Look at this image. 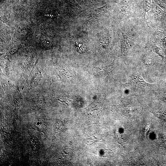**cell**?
Masks as SVG:
<instances>
[{"label": "cell", "mask_w": 166, "mask_h": 166, "mask_svg": "<svg viewBox=\"0 0 166 166\" xmlns=\"http://www.w3.org/2000/svg\"><path fill=\"white\" fill-rule=\"evenodd\" d=\"M164 99L166 101V94H164Z\"/></svg>", "instance_id": "obj_4"}, {"label": "cell", "mask_w": 166, "mask_h": 166, "mask_svg": "<svg viewBox=\"0 0 166 166\" xmlns=\"http://www.w3.org/2000/svg\"><path fill=\"white\" fill-rule=\"evenodd\" d=\"M120 28L118 38L124 56L127 55L137 44L146 43L149 27L136 20L131 18L122 22Z\"/></svg>", "instance_id": "obj_1"}, {"label": "cell", "mask_w": 166, "mask_h": 166, "mask_svg": "<svg viewBox=\"0 0 166 166\" xmlns=\"http://www.w3.org/2000/svg\"><path fill=\"white\" fill-rule=\"evenodd\" d=\"M145 18L149 27H166V12L153 2L151 10L146 14Z\"/></svg>", "instance_id": "obj_2"}, {"label": "cell", "mask_w": 166, "mask_h": 166, "mask_svg": "<svg viewBox=\"0 0 166 166\" xmlns=\"http://www.w3.org/2000/svg\"><path fill=\"white\" fill-rule=\"evenodd\" d=\"M127 84L138 88L152 86V84L146 82L141 75L138 73L132 74Z\"/></svg>", "instance_id": "obj_3"}]
</instances>
